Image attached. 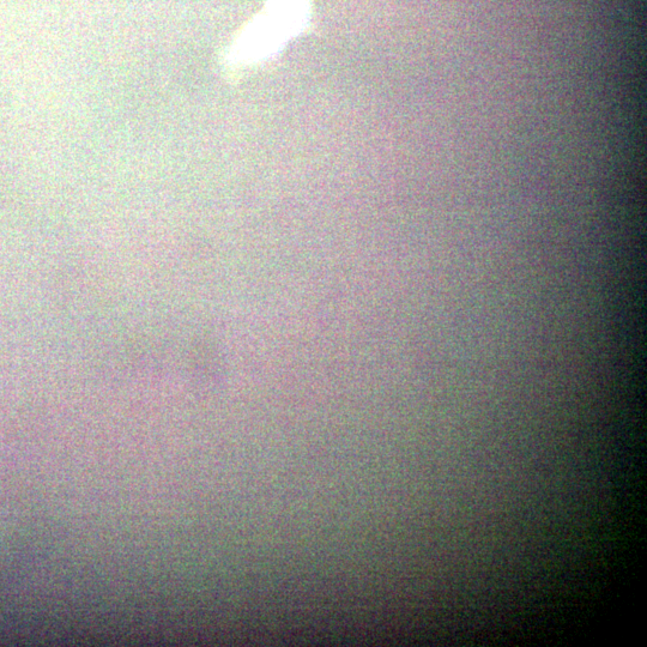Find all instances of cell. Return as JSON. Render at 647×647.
Listing matches in <instances>:
<instances>
[{"mask_svg": "<svg viewBox=\"0 0 647 647\" xmlns=\"http://www.w3.org/2000/svg\"><path fill=\"white\" fill-rule=\"evenodd\" d=\"M311 24V0H268L259 15L241 28L221 52L223 77L238 84L275 63L290 42L308 33Z\"/></svg>", "mask_w": 647, "mask_h": 647, "instance_id": "1", "label": "cell"}]
</instances>
